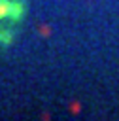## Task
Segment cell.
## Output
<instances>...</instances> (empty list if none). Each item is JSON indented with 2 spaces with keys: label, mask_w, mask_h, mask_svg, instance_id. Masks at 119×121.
I'll use <instances>...</instances> for the list:
<instances>
[{
  "label": "cell",
  "mask_w": 119,
  "mask_h": 121,
  "mask_svg": "<svg viewBox=\"0 0 119 121\" xmlns=\"http://www.w3.org/2000/svg\"><path fill=\"white\" fill-rule=\"evenodd\" d=\"M25 11H26V4H25L23 0H15V2H11V6H9L8 19H9L11 23H19V21L23 19Z\"/></svg>",
  "instance_id": "cell-1"
},
{
  "label": "cell",
  "mask_w": 119,
  "mask_h": 121,
  "mask_svg": "<svg viewBox=\"0 0 119 121\" xmlns=\"http://www.w3.org/2000/svg\"><path fill=\"white\" fill-rule=\"evenodd\" d=\"M0 42L2 43H9L11 42V34L9 32H0Z\"/></svg>",
  "instance_id": "cell-3"
},
{
  "label": "cell",
  "mask_w": 119,
  "mask_h": 121,
  "mask_svg": "<svg viewBox=\"0 0 119 121\" xmlns=\"http://www.w3.org/2000/svg\"><path fill=\"white\" fill-rule=\"evenodd\" d=\"M9 6H11V2H9V0H0V19H8Z\"/></svg>",
  "instance_id": "cell-2"
}]
</instances>
